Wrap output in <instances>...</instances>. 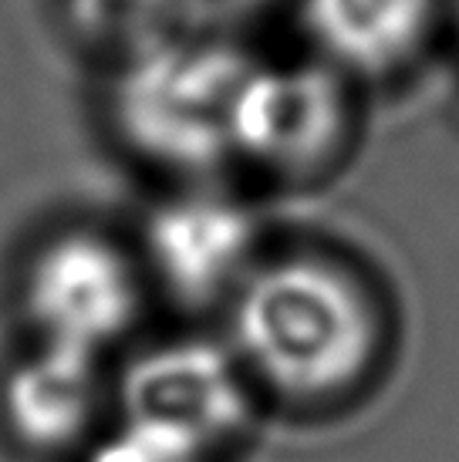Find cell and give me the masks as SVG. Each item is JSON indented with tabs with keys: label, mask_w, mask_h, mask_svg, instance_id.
<instances>
[{
	"label": "cell",
	"mask_w": 459,
	"mask_h": 462,
	"mask_svg": "<svg viewBox=\"0 0 459 462\" xmlns=\"http://www.w3.org/2000/svg\"><path fill=\"white\" fill-rule=\"evenodd\" d=\"M227 308L230 351L250 385L297 409L355 392L382 355L385 321L369 281L318 250L260 257Z\"/></svg>",
	"instance_id": "1"
},
{
	"label": "cell",
	"mask_w": 459,
	"mask_h": 462,
	"mask_svg": "<svg viewBox=\"0 0 459 462\" xmlns=\"http://www.w3.org/2000/svg\"><path fill=\"white\" fill-rule=\"evenodd\" d=\"M257 58L247 41L176 31L108 65L105 129L166 186L227 180L233 116Z\"/></svg>",
	"instance_id": "2"
},
{
	"label": "cell",
	"mask_w": 459,
	"mask_h": 462,
	"mask_svg": "<svg viewBox=\"0 0 459 462\" xmlns=\"http://www.w3.org/2000/svg\"><path fill=\"white\" fill-rule=\"evenodd\" d=\"M358 91L311 51L257 58L233 116V169L287 189L332 180L355 149Z\"/></svg>",
	"instance_id": "3"
},
{
	"label": "cell",
	"mask_w": 459,
	"mask_h": 462,
	"mask_svg": "<svg viewBox=\"0 0 459 462\" xmlns=\"http://www.w3.org/2000/svg\"><path fill=\"white\" fill-rule=\"evenodd\" d=\"M145 273L139 257L91 226L52 233L21 281L24 318L38 345L102 358L139 321Z\"/></svg>",
	"instance_id": "4"
},
{
	"label": "cell",
	"mask_w": 459,
	"mask_h": 462,
	"mask_svg": "<svg viewBox=\"0 0 459 462\" xmlns=\"http://www.w3.org/2000/svg\"><path fill=\"white\" fill-rule=\"evenodd\" d=\"M136 257L145 281L183 308L230 304L260 263L257 217L223 180L166 186L145 209Z\"/></svg>",
	"instance_id": "5"
},
{
	"label": "cell",
	"mask_w": 459,
	"mask_h": 462,
	"mask_svg": "<svg viewBox=\"0 0 459 462\" xmlns=\"http://www.w3.org/2000/svg\"><path fill=\"white\" fill-rule=\"evenodd\" d=\"M122 419L166 425L217 456L254 415V385L230 347L179 337L149 347L122 374Z\"/></svg>",
	"instance_id": "6"
},
{
	"label": "cell",
	"mask_w": 459,
	"mask_h": 462,
	"mask_svg": "<svg viewBox=\"0 0 459 462\" xmlns=\"http://www.w3.org/2000/svg\"><path fill=\"white\" fill-rule=\"evenodd\" d=\"M307 51L358 88L412 75L449 27V0H297Z\"/></svg>",
	"instance_id": "7"
},
{
	"label": "cell",
	"mask_w": 459,
	"mask_h": 462,
	"mask_svg": "<svg viewBox=\"0 0 459 462\" xmlns=\"http://www.w3.org/2000/svg\"><path fill=\"white\" fill-rule=\"evenodd\" d=\"M98 358L38 345L0 388V411L14 439L34 452L75 449L102 411Z\"/></svg>",
	"instance_id": "8"
},
{
	"label": "cell",
	"mask_w": 459,
	"mask_h": 462,
	"mask_svg": "<svg viewBox=\"0 0 459 462\" xmlns=\"http://www.w3.org/2000/svg\"><path fill=\"white\" fill-rule=\"evenodd\" d=\"M64 34L105 68L179 31L176 0H58Z\"/></svg>",
	"instance_id": "9"
},
{
	"label": "cell",
	"mask_w": 459,
	"mask_h": 462,
	"mask_svg": "<svg viewBox=\"0 0 459 462\" xmlns=\"http://www.w3.org/2000/svg\"><path fill=\"white\" fill-rule=\"evenodd\" d=\"M89 462H213V452L166 425L122 419L108 436L98 439Z\"/></svg>",
	"instance_id": "10"
},
{
	"label": "cell",
	"mask_w": 459,
	"mask_h": 462,
	"mask_svg": "<svg viewBox=\"0 0 459 462\" xmlns=\"http://www.w3.org/2000/svg\"><path fill=\"white\" fill-rule=\"evenodd\" d=\"M284 0H176L179 31L206 38L247 41Z\"/></svg>",
	"instance_id": "11"
},
{
	"label": "cell",
	"mask_w": 459,
	"mask_h": 462,
	"mask_svg": "<svg viewBox=\"0 0 459 462\" xmlns=\"http://www.w3.org/2000/svg\"><path fill=\"white\" fill-rule=\"evenodd\" d=\"M449 31H453L459 41V0H449Z\"/></svg>",
	"instance_id": "12"
}]
</instances>
